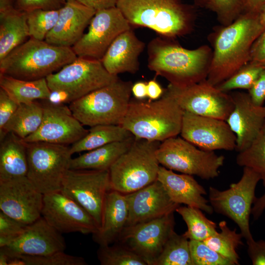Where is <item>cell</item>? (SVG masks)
Instances as JSON below:
<instances>
[{"label": "cell", "instance_id": "1", "mask_svg": "<svg viewBox=\"0 0 265 265\" xmlns=\"http://www.w3.org/2000/svg\"><path fill=\"white\" fill-rule=\"evenodd\" d=\"M265 26L259 11H244L218 32L206 80L217 86L247 65L252 47Z\"/></svg>", "mask_w": 265, "mask_h": 265}, {"label": "cell", "instance_id": "2", "mask_svg": "<svg viewBox=\"0 0 265 265\" xmlns=\"http://www.w3.org/2000/svg\"><path fill=\"white\" fill-rule=\"evenodd\" d=\"M161 36L151 40L147 45V66L177 86H186L207 79L212 54L207 45L188 50Z\"/></svg>", "mask_w": 265, "mask_h": 265}, {"label": "cell", "instance_id": "3", "mask_svg": "<svg viewBox=\"0 0 265 265\" xmlns=\"http://www.w3.org/2000/svg\"><path fill=\"white\" fill-rule=\"evenodd\" d=\"M116 7L132 27H147L163 37L174 39L192 28L193 12L180 0H118Z\"/></svg>", "mask_w": 265, "mask_h": 265}, {"label": "cell", "instance_id": "4", "mask_svg": "<svg viewBox=\"0 0 265 265\" xmlns=\"http://www.w3.org/2000/svg\"><path fill=\"white\" fill-rule=\"evenodd\" d=\"M184 112L164 90L156 100L130 101L121 125L136 138L162 142L180 134Z\"/></svg>", "mask_w": 265, "mask_h": 265}, {"label": "cell", "instance_id": "5", "mask_svg": "<svg viewBox=\"0 0 265 265\" xmlns=\"http://www.w3.org/2000/svg\"><path fill=\"white\" fill-rule=\"evenodd\" d=\"M77 57L71 47L29 38L0 60V74L27 80L46 78Z\"/></svg>", "mask_w": 265, "mask_h": 265}, {"label": "cell", "instance_id": "6", "mask_svg": "<svg viewBox=\"0 0 265 265\" xmlns=\"http://www.w3.org/2000/svg\"><path fill=\"white\" fill-rule=\"evenodd\" d=\"M132 84L119 78L72 102L69 108L83 126L121 125L130 102Z\"/></svg>", "mask_w": 265, "mask_h": 265}, {"label": "cell", "instance_id": "7", "mask_svg": "<svg viewBox=\"0 0 265 265\" xmlns=\"http://www.w3.org/2000/svg\"><path fill=\"white\" fill-rule=\"evenodd\" d=\"M160 142L135 138L109 169L111 189L126 194L156 181L160 167L156 151Z\"/></svg>", "mask_w": 265, "mask_h": 265}, {"label": "cell", "instance_id": "8", "mask_svg": "<svg viewBox=\"0 0 265 265\" xmlns=\"http://www.w3.org/2000/svg\"><path fill=\"white\" fill-rule=\"evenodd\" d=\"M156 156L167 169L207 180L218 176L225 160L224 156L201 149L177 136L161 142Z\"/></svg>", "mask_w": 265, "mask_h": 265}, {"label": "cell", "instance_id": "9", "mask_svg": "<svg viewBox=\"0 0 265 265\" xmlns=\"http://www.w3.org/2000/svg\"><path fill=\"white\" fill-rule=\"evenodd\" d=\"M25 142L26 177L44 195L60 191L63 177L70 169V147L42 141Z\"/></svg>", "mask_w": 265, "mask_h": 265}, {"label": "cell", "instance_id": "10", "mask_svg": "<svg viewBox=\"0 0 265 265\" xmlns=\"http://www.w3.org/2000/svg\"><path fill=\"white\" fill-rule=\"evenodd\" d=\"M260 180V176L254 171L243 167L240 179L230 184L227 189L222 191L212 186L209 189V201L213 211L233 220L246 241L253 239L249 218L256 198V187Z\"/></svg>", "mask_w": 265, "mask_h": 265}, {"label": "cell", "instance_id": "11", "mask_svg": "<svg viewBox=\"0 0 265 265\" xmlns=\"http://www.w3.org/2000/svg\"><path fill=\"white\" fill-rule=\"evenodd\" d=\"M118 79L106 71L100 60L79 56L46 78L51 91L66 92L70 103Z\"/></svg>", "mask_w": 265, "mask_h": 265}, {"label": "cell", "instance_id": "12", "mask_svg": "<svg viewBox=\"0 0 265 265\" xmlns=\"http://www.w3.org/2000/svg\"><path fill=\"white\" fill-rule=\"evenodd\" d=\"M110 190L109 170L69 169L63 177L60 191L84 209L100 228L106 197Z\"/></svg>", "mask_w": 265, "mask_h": 265}, {"label": "cell", "instance_id": "13", "mask_svg": "<svg viewBox=\"0 0 265 265\" xmlns=\"http://www.w3.org/2000/svg\"><path fill=\"white\" fill-rule=\"evenodd\" d=\"M184 111L226 121L234 108L233 98L206 79L186 86L169 83L164 90Z\"/></svg>", "mask_w": 265, "mask_h": 265}, {"label": "cell", "instance_id": "14", "mask_svg": "<svg viewBox=\"0 0 265 265\" xmlns=\"http://www.w3.org/2000/svg\"><path fill=\"white\" fill-rule=\"evenodd\" d=\"M132 27L117 7L97 10L88 31L72 47L79 57L100 60L115 39Z\"/></svg>", "mask_w": 265, "mask_h": 265}, {"label": "cell", "instance_id": "15", "mask_svg": "<svg viewBox=\"0 0 265 265\" xmlns=\"http://www.w3.org/2000/svg\"><path fill=\"white\" fill-rule=\"evenodd\" d=\"M173 213L125 227L117 241L137 254L147 265H155L174 231Z\"/></svg>", "mask_w": 265, "mask_h": 265}, {"label": "cell", "instance_id": "16", "mask_svg": "<svg viewBox=\"0 0 265 265\" xmlns=\"http://www.w3.org/2000/svg\"><path fill=\"white\" fill-rule=\"evenodd\" d=\"M43 199L26 176L0 181V211L24 224L41 216Z\"/></svg>", "mask_w": 265, "mask_h": 265}, {"label": "cell", "instance_id": "17", "mask_svg": "<svg viewBox=\"0 0 265 265\" xmlns=\"http://www.w3.org/2000/svg\"><path fill=\"white\" fill-rule=\"evenodd\" d=\"M41 216L61 234H93L100 228L84 209L61 191L44 195Z\"/></svg>", "mask_w": 265, "mask_h": 265}, {"label": "cell", "instance_id": "18", "mask_svg": "<svg viewBox=\"0 0 265 265\" xmlns=\"http://www.w3.org/2000/svg\"><path fill=\"white\" fill-rule=\"evenodd\" d=\"M42 103L44 113L41 124L33 133L23 139L25 142L42 141L68 145L86 135L89 130L74 116L65 104H53L46 100Z\"/></svg>", "mask_w": 265, "mask_h": 265}, {"label": "cell", "instance_id": "19", "mask_svg": "<svg viewBox=\"0 0 265 265\" xmlns=\"http://www.w3.org/2000/svg\"><path fill=\"white\" fill-rule=\"evenodd\" d=\"M182 138L205 150H236L237 138L226 121L184 111Z\"/></svg>", "mask_w": 265, "mask_h": 265}, {"label": "cell", "instance_id": "20", "mask_svg": "<svg viewBox=\"0 0 265 265\" xmlns=\"http://www.w3.org/2000/svg\"><path fill=\"white\" fill-rule=\"evenodd\" d=\"M128 206L126 226L158 218L174 212L179 205L171 200L161 183L151 184L126 194Z\"/></svg>", "mask_w": 265, "mask_h": 265}, {"label": "cell", "instance_id": "21", "mask_svg": "<svg viewBox=\"0 0 265 265\" xmlns=\"http://www.w3.org/2000/svg\"><path fill=\"white\" fill-rule=\"evenodd\" d=\"M231 95L234 108L226 121L236 136V150L239 152L248 147L261 131L265 122V106L254 104L248 93Z\"/></svg>", "mask_w": 265, "mask_h": 265}, {"label": "cell", "instance_id": "22", "mask_svg": "<svg viewBox=\"0 0 265 265\" xmlns=\"http://www.w3.org/2000/svg\"><path fill=\"white\" fill-rule=\"evenodd\" d=\"M61 234L41 216L27 225L23 234L4 247L11 253L28 256L64 251L66 245Z\"/></svg>", "mask_w": 265, "mask_h": 265}, {"label": "cell", "instance_id": "23", "mask_svg": "<svg viewBox=\"0 0 265 265\" xmlns=\"http://www.w3.org/2000/svg\"><path fill=\"white\" fill-rule=\"evenodd\" d=\"M96 11L77 0L66 1L59 9L57 21L45 41L53 45L72 48L83 35Z\"/></svg>", "mask_w": 265, "mask_h": 265}, {"label": "cell", "instance_id": "24", "mask_svg": "<svg viewBox=\"0 0 265 265\" xmlns=\"http://www.w3.org/2000/svg\"><path fill=\"white\" fill-rule=\"evenodd\" d=\"M157 180L174 203L197 208L210 214L214 212L204 196L207 194L206 190L192 175L177 174L160 165Z\"/></svg>", "mask_w": 265, "mask_h": 265}, {"label": "cell", "instance_id": "25", "mask_svg": "<svg viewBox=\"0 0 265 265\" xmlns=\"http://www.w3.org/2000/svg\"><path fill=\"white\" fill-rule=\"evenodd\" d=\"M145 43L139 39L132 28L119 35L111 44L101 61L110 74L136 73L139 69V56Z\"/></svg>", "mask_w": 265, "mask_h": 265}, {"label": "cell", "instance_id": "26", "mask_svg": "<svg viewBox=\"0 0 265 265\" xmlns=\"http://www.w3.org/2000/svg\"><path fill=\"white\" fill-rule=\"evenodd\" d=\"M128 206L126 194L114 190L106 194L102 226L92 238L99 245H110L116 241L126 226Z\"/></svg>", "mask_w": 265, "mask_h": 265}, {"label": "cell", "instance_id": "27", "mask_svg": "<svg viewBox=\"0 0 265 265\" xmlns=\"http://www.w3.org/2000/svg\"><path fill=\"white\" fill-rule=\"evenodd\" d=\"M28 162L26 142L13 133L0 141V181L26 176Z\"/></svg>", "mask_w": 265, "mask_h": 265}, {"label": "cell", "instance_id": "28", "mask_svg": "<svg viewBox=\"0 0 265 265\" xmlns=\"http://www.w3.org/2000/svg\"><path fill=\"white\" fill-rule=\"evenodd\" d=\"M132 136L125 140L107 144L88 151L71 159L70 169L109 170L114 162L132 146Z\"/></svg>", "mask_w": 265, "mask_h": 265}, {"label": "cell", "instance_id": "29", "mask_svg": "<svg viewBox=\"0 0 265 265\" xmlns=\"http://www.w3.org/2000/svg\"><path fill=\"white\" fill-rule=\"evenodd\" d=\"M29 37L26 13L16 8L0 13V60Z\"/></svg>", "mask_w": 265, "mask_h": 265}, {"label": "cell", "instance_id": "30", "mask_svg": "<svg viewBox=\"0 0 265 265\" xmlns=\"http://www.w3.org/2000/svg\"><path fill=\"white\" fill-rule=\"evenodd\" d=\"M42 103L36 101L19 104L3 129L0 132V141L10 132L24 139L40 127L43 117Z\"/></svg>", "mask_w": 265, "mask_h": 265}, {"label": "cell", "instance_id": "31", "mask_svg": "<svg viewBox=\"0 0 265 265\" xmlns=\"http://www.w3.org/2000/svg\"><path fill=\"white\" fill-rule=\"evenodd\" d=\"M0 87L19 104L47 100L51 91L46 78L27 80L1 74Z\"/></svg>", "mask_w": 265, "mask_h": 265}, {"label": "cell", "instance_id": "32", "mask_svg": "<svg viewBox=\"0 0 265 265\" xmlns=\"http://www.w3.org/2000/svg\"><path fill=\"white\" fill-rule=\"evenodd\" d=\"M133 136L121 125H98L91 127L88 133L72 144V154L90 151Z\"/></svg>", "mask_w": 265, "mask_h": 265}, {"label": "cell", "instance_id": "33", "mask_svg": "<svg viewBox=\"0 0 265 265\" xmlns=\"http://www.w3.org/2000/svg\"><path fill=\"white\" fill-rule=\"evenodd\" d=\"M175 211L186 224L187 229L183 235L189 240L204 241L217 232L216 223L198 208L179 206Z\"/></svg>", "mask_w": 265, "mask_h": 265}, {"label": "cell", "instance_id": "34", "mask_svg": "<svg viewBox=\"0 0 265 265\" xmlns=\"http://www.w3.org/2000/svg\"><path fill=\"white\" fill-rule=\"evenodd\" d=\"M220 231H218L203 241L211 249L230 261L234 265H239V257L237 253L238 246L243 244L241 233L237 229L231 230L225 221L219 223Z\"/></svg>", "mask_w": 265, "mask_h": 265}, {"label": "cell", "instance_id": "35", "mask_svg": "<svg viewBox=\"0 0 265 265\" xmlns=\"http://www.w3.org/2000/svg\"><path fill=\"white\" fill-rule=\"evenodd\" d=\"M155 265H192L189 240L174 231L166 241Z\"/></svg>", "mask_w": 265, "mask_h": 265}, {"label": "cell", "instance_id": "36", "mask_svg": "<svg viewBox=\"0 0 265 265\" xmlns=\"http://www.w3.org/2000/svg\"><path fill=\"white\" fill-rule=\"evenodd\" d=\"M236 162L239 166L248 167L257 173L265 186V122L250 145L238 152Z\"/></svg>", "mask_w": 265, "mask_h": 265}, {"label": "cell", "instance_id": "37", "mask_svg": "<svg viewBox=\"0 0 265 265\" xmlns=\"http://www.w3.org/2000/svg\"><path fill=\"white\" fill-rule=\"evenodd\" d=\"M9 252V251H8ZM8 265H86L85 259L64 251L42 256H28L9 253Z\"/></svg>", "mask_w": 265, "mask_h": 265}, {"label": "cell", "instance_id": "38", "mask_svg": "<svg viewBox=\"0 0 265 265\" xmlns=\"http://www.w3.org/2000/svg\"><path fill=\"white\" fill-rule=\"evenodd\" d=\"M97 257L102 265H147L137 254L119 243L99 245Z\"/></svg>", "mask_w": 265, "mask_h": 265}, {"label": "cell", "instance_id": "39", "mask_svg": "<svg viewBox=\"0 0 265 265\" xmlns=\"http://www.w3.org/2000/svg\"><path fill=\"white\" fill-rule=\"evenodd\" d=\"M26 13L29 38L45 40L57 21L59 9H36Z\"/></svg>", "mask_w": 265, "mask_h": 265}, {"label": "cell", "instance_id": "40", "mask_svg": "<svg viewBox=\"0 0 265 265\" xmlns=\"http://www.w3.org/2000/svg\"><path fill=\"white\" fill-rule=\"evenodd\" d=\"M248 0H209L207 7L216 13L224 26L237 19L245 10Z\"/></svg>", "mask_w": 265, "mask_h": 265}, {"label": "cell", "instance_id": "41", "mask_svg": "<svg viewBox=\"0 0 265 265\" xmlns=\"http://www.w3.org/2000/svg\"><path fill=\"white\" fill-rule=\"evenodd\" d=\"M264 68L261 66L248 63L216 86L225 92L237 89L248 90L255 82Z\"/></svg>", "mask_w": 265, "mask_h": 265}, {"label": "cell", "instance_id": "42", "mask_svg": "<svg viewBox=\"0 0 265 265\" xmlns=\"http://www.w3.org/2000/svg\"><path fill=\"white\" fill-rule=\"evenodd\" d=\"M189 247L192 265H234L203 241L189 240Z\"/></svg>", "mask_w": 265, "mask_h": 265}, {"label": "cell", "instance_id": "43", "mask_svg": "<svg viewBox=\"0 0 265 265\" xmlns=\"http://www.w3.org/2000/svg\"><path fill=\"white\" fill-rule=\"evenodd\" d=\"M26 226L0 211V247L7 246L21 236Z\"/></svg>", "mask_w": 265, "mask_h": 265}, {"label": "cell", "instance_id": "44", "mask_svg": "<svg viewBox=\"0 0 265 265\" xmlns=\"http://www.w3.org/2000/svg\"><path fill=\"white\" fill-rule=\"evenodd\" d=\"M66 1V0H16L15 8L25 12L36 9L58 10Z\"/></svg>", "mask_w": 265, "mask_h": 265}, {"label": "cell", "instance_id": "45", "mask_svg": "<svg viewBox=\"0 0 265 265\" xmlns=\"http://www.w3.org/2000/svg\"><path fill=\"white\" fill-rule=\"evenodd\" d=\"M19 104L0 88V132L17 110Z\"/></svg>", "mask_w": 265, "mask_h": 265}, {"label": "cell", "instance_id": "46", "mask_svg": "<svg viewBox=\"0 0 265 265\" xmlns=\"http://www.w3.org/2000/svg\"><path fill=\"white\" fill-rule=\"evenodd\" d=\"M248 63L265 67V29L252 47Z\"/></svg>", "mask_w": 265, "mask_h": 265}, {"label": "cell", "instance_id": "47", "mask_svg": "<svg viewBox=\"0 0 265 265\" xmlns=\"http://www.w3.org/2000/svg\"><path fill=\"white\" fill-rule=\"evenodd\" d=\"M247 253L253 265H265V241H255L254 238L246 241Z\"/></svg>", "mask_w": 265, "mask_h": 265}, {"label": "cell", "instance_id": "48", "mask_svg": "<svg viewBox=\"0 0 265 265\" xmlns=\"http://www.w3.org/2000/svg\"><path fill=\"white\" fill-rule=\"evenodd\" d=\"M248 91V94L254 104L259 106H263L265 101V68Z\"/></svg>", "mask_w": 265, "mask_h": 265}, {"label": "cell", "instance_id": "49", "mask_svg": "<svg viewBox=\"0 0 265 265\" xmlns=\"http://www.w3.org/2000/svg\"><path fill=\"white\" fill-rule=\"evenodd\" d=\"M95 10L116 7L118 0H77Z\"/></svg>", "mask_w": 265, "mask_h": 265}, {"label": "cell", "instance_id": "50", "mask_svg": "<svg viewBox=\"0 0 265 265\" xmlns=\"http://www.w3.org/2000/svg\"><path fill=\"white\" fill-rule=\"evenodd\" d=\"M164 90L155 80H151L147 82V97L150 101L159 99L163 95Z\"/></svg>", "mask_w": 265, "mask_h": 265}, {"label": "cell", "instance_id": "51", "mask_svg": "<svg viewBox=\"0 0 265 265\" xmlns=\"http://www.w3.org/2000/svg\"><path fill=\"white\" fill-rule=\"evenodd\" d=\"M46 101L53 104L70 103L67 93L64 91L58 90L51 91L49 97Z\"/></svg>", "mask_w": 265, "mask_h": 265}, {"label": "cell", "instance_id": "52", "mask_svg": "<svg viewBox=\"0 0 265 265\" xmlns=\"http://www.w3.org/2000/svg\"><path fill=\"white\" fill-rule=\"evenodd\" d=\"M132 93L137 100H142L147 97V82L138 81L132 84Z\"/></svg>", "mask_w": 265, "mask_h": 265}, {"label": "cell", "instance_id": "53", "mask_svg": "<svg viewBox=\"0 0 265 265\" xmlns=\"http://www.w3.org/2000/svg\"><path fill=\"white\" fill-rule=\"evenodd\" d=\"M265 209V192L259 198H256L253 206L252 208L251 214L253 218L256 220L263 213Z\"/></svg>", "mask_w": 265, "mask_h": 265}, {"label": "cell", "instance_id": "54", "mask_svg": "<svg viewBox=\"0 0 265 265\" xmlns=\"http://www.w3.org/2000/svg\"><path fill=\"white\" fill-rule=\"evenodd\" d=\"M265 3V0H248L245 10L258 11Z\"/></svg>", "mask_w": 265, "mask_h": 265}, {"label": "cell", "instance_id": "55", "mask_svg": "<svg viewBox=\"0 0 265 265\" xmlns=\"http://www.w3.org/2000/svg\"><path fill=\"white\" fill-rule=\"evenodd\" d=\"M15 8L14 0H0V13H3Z\"/></svg>", "mask_w": 265, "mask_h": 265}, {"label": "cell", "instance_id": "56", "mask_svg": "<svg viewBox=\"0 0 265 265\" xmlns=\"http://www.w3.org/2000/svg\"><path fill=\"white\" fill-rule=\"evenodd\" d=\"M9 256L4 248L0 247V265H8Z\"/></svg>", "mask_w": 265, "mask_h": 265}, {"label": "cell", "instance_id": "57", "mask_svg": "<svg viewBox=\"0 0 265 265\" xmlns=\"http://www.w3.org/2000/svg\"><path fill=\"white\" fill-rule=\"evenodd\" d=\"M259 14L261 23L265 26V3L259 9Z\"/></svg>", "mask_w": 265, "mask_h": 265}, {"label": "cell", "instance_id": "58", "mask_svg": "<svg viewBox=\"0 0 265 265\" xmlns=\"http://www.w3.org/2000/svg\"><path fill=\"white\" fill-rule=\"evenodd\" d=\"M204 0V1H206V3L209 0Z\"/></svg>", "mask_w": 265, "mask_h": 265}, {"label": "cell", "instance_id": "59", "mask_svg": "<svg viewBox=\"0 0 265 265\" xmlns=\"http://www.w3.org/2000/svg\"><path fill=\"white\" fill-rule=\"evenodd\" d=\"M66 0L67 1V0Z\"/></svg>", "mask_w": 265, "mask_h": 265}, {"label": "cell", "instance_id": "60", "mask_svg": "<svg viewBox=\"0 0 265 265\" xmlns=\"http://www.w3.org/2000/svg\"></svg>", "mask_w": 265, "mask_h": 265}, {"label": "cell", "instance_id": "61", "mask_svg": "<svg viewBox=\"0 0 265 265\" xmlns=\"http://www.w3.org/2000/svg\"></svg>", "mask_w": 265, "mask_h": 265}]
</instances>
